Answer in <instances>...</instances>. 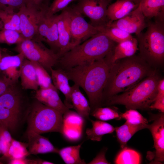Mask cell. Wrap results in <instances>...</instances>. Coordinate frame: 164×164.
Segmentation results:
<instances>
[{
	"instance_id": "6da1fadb",
	"label": "cell",
	"mask_w": 164,
	"mask_h": 164,
	"mask_svg": "<svg viewBox=\"0 0 164 164\" xmlns=\"http://www.w3.org/2000/svg\"><path fill=\"white\" fill-rule=\"evenodd\" d=\"M155 70L139 55L116 61L111 67L101 105L112 96L131 89Z\"/></svg>"
},
{
	"instance_id": "7a4b0ae2",
	"label": "cell",
	"mask_w": 164,
	"mask_h": 164,
	"mask_svg": "<svg viewBox=\"0 0 164 164\" xmlns=\"http://www.w3.org/2000/svg\"><path fill=\"white\" fill-rule=\"evenodd\" d=\"M111 64L108 55L104 59L64 70L69 80L85 92L91 112L101 106L103 92Z\"/></svg>"
},
{
	"instance_id": "3957f363",
	"label": "cell",
	"mask_w": 164,
	"mask_h": 164,
	"mask_svg": "<svg viewBox=\"0 0 164 164\" xmlns=\"http://www.w3.org/2000/svg\"><path fill=\"white\" fill-rule=\"evenodd\" d=\"M117 44L100 32L66 52L58 63L65 70L99 60L110 54Z\"/></svg>"
},
{
	"instance_id": "277c9868",
	"label": "cell",
	"mask_w": 164,
	"mask_h": 164,
	"mask_svg": "<svg viewBox=\"0 0 164 164\" xmlns=\"http://www.w3.org/2000/svg\"><path fill=\"white\" fill-rule=\"evenodd\" d=\"M160 79L155 70L131 89L108 99L105 104L122 105L128 110L149 109L155 100Z\"/></svg>"
},
{
	"instance_id": "5b68a950",
	"label": "cell",
	"mask_w": 164,
	"mask_h": 164,
	"mask_svg": "<svg viewBox=\"0 0 164 164\" xmlns=\"http://www.w3.org/2000/svg\"><path fill=\"white\" fill-rule=\"evenodd\" d=\"M15 84L10 85L0 96V125L11 132L27 119L30 108L26 107L25 98Z\"/></svg>"
},
{
	"instance_id": "8992f818",
	"label": "cell",
	"mask_w": 164,
	"mask_h": 164,
	"mask_svg": "<svg viewBox=\"0 0 164 164\" xmlns=\"http://www.w3.org/2000/svg\"><path fill=\"white\" fill-rule=\"evenodd\" d=\"M146 31L136 35L139 55L151 66L164 60V22L149 21Z\"/></svg>"
},
{
	"instance_id": "52a82bcc",
	"label": "cell",
	"mask_w": 164,
	"mask_h": 164,
	"mask_svg": "<svg viewBox=\"0 0 164 164\" xmlns=\"http://www.w3.org/2000/svg\"><path fill=\"white\" fill-rule=\"evenodd\" d=\"M26 119L28 130L40 134L51 132L63 133V114L36 100L30 107Z\"/></svg>"
},
{
	"instance_id": "ba28073f",
	"label": "cell",
	"mask_w": 164,
	"mask_h": 164,
	"mask_svg": "<svg viewBox=\"0 0 164 164\" xmlns=\"http://www.w3.org/2000/svg\"><path fill=\"white\" fill-rule=\"evenodd\" d=\"M15 50L22 53L26 58L39 64L50 72L59 59L54 51L46 47L41 41L34 39H25L17 44Z\"/></svg>"
},
{
	"instance_id": "9c48e42d",
	"label": "cell",
	"mask_w": 164,
	"mask_h": 164,
	"mask_svg": "<svg viewBox=\"0 0 164 164\" xmlns=\"http://www.w3.org/2000/svg\"><path fill=\"white\" fill-rule=\"evenodd\" d=\"M67 9L71 36V49L80 43L82 40L100 32L98 27L88 23L74 7H67Z\"/></svg>"
},
{
	"instance_id": "30bf717a",
	"label": "cell",
	"mask_w": 164,
	"mask_h": 164,
	"mask_svg": "<svg viewBox=\"0 0 164 164\" xmlns=\"http://www.w3.org/2000/svg\"><path fill=\"white\" fill-rule=\"evenodd\" d=\"M111 0H78L74 7L91 20V24L97 27L107 26L108 20L107 11Z\"/></svg>"
},
{
	"instance_id": "8fae6325",
	"label": "cell",
	"mask_w": 164,
	"mask_h": 164,
	"mask_svg": "<svg viewBox=\"0 0 164 164\" xmlns=\"http://www.w3.org/2000/svg\"><path fill=\"white\" fill-rule=\"evenodd\" d=\"M48 7L38 9L29 4L18 10L20 33L25 39H32L36 36L40 19Z\"/></svg>"
},
{
	"instance_id": "7c38bea8",
	"label": "cell",
	"mask_w": 164,
	"mask_h": 164,
	"mask_svg": "<svg viewBox=\"0 0 164 164\" xmlns=\"http://www.w3.org/2000/svg\"><path fill=\"white\" fill-rule=\"evenodd\" d=\"M107 26L116 27L130 33L138 34L147 26V22L141 10L140 4L135 9L122 18Z\"/></svg>"
},
{
	"instance_id": "4fadbf2b",
	"label": "cell",
	"mask_w": 164,
	"mask_h": 164,
	"mask_svg": "<svg viewBox=\"0 0 164 164\" xmlns=\"http://www.w3.org/2000/svg\"><path fill=\"white\" fill-rule=\"evenodd\" d=\"M25 58L21 53L15 55L2 56L0 62V72L12 84H16L20 77Z\"/></svg>"
},
{
	"instance_id": "5bb4252c",
	"label": "cell",
	"mask_w": 164,
	"mask_h": 164,
	"mask_svg": "<svg viewBox=\"0 0 164 164\" xmlns=\"http://www.w3.org/2000/svg\"><path fill=\"white\" fill-rule=\"evenodd\" d=\"M48 15L41 22L39 29V33L43 41L57 54L59 43L57 15Z\"/></svg>"
},
{
	"instance_id": "9a60e30c",
	"label": "cell",
	"mask_w": 164,
	"mask_h": 164,
	"mask_svg": "<svg viewBox=\"0 0 164 164\" xmlns=\"http://www.w3.org/2000/svg\"><path fill=\"white\" fill-rule=\"evenodd\" d=\"M59 58L71 49V36L69 26V15L67 8L57 15Z\"/></svg>"
},
{
	"instance_id": "2e32d148",
	"label": "cell",
	"mask_w": 164,
	"mask_h": 164,
	"mask_svg": "<svg viewBox=\"0 0 164 164\" xmlns=\"http://www.w3.org/2000/svg\"><path fill=\"white\" fill-rule=\"evenodd\" d=\"M147 128L150 131L155 149L154 162H162L164 161V115L162 113Z\"/></svg>"
},
{
	"instance_id": "e0dca14e",
	"label": "cell",
	"mask_w": 164,
	"mask_h": 164,
	"mask_svg": "<svg viewBox=\"0 0 164 164\" xmlns=\"http://www.w3.org/2000/svg\"><path fill=\"white\" fill-rule=\"evenodd\" d=\"M35 97L43 104L58 111L63 114L70 109L62 102L56 88H39L36 91Z\"/></svg>"
},
{
	"instance_id": "ac0fdd59",
	"label": "cell",
	"mask_w": 164,
	"mask_h": 164,
	"mask_svg": "<svg viewBox=\"0 0 164 164\" xmlns=\"http://www.w3.org/2000/svg\"><path fill=\"white\" fill-rule=\"evenodd\" d=\"M27 134L28 152L30 155L58 153L59 149L55 148L47 138L32 130H27Z\"/></svg>"
},
{
	"instance_id": "d6986e66",
	"label": "cell",
	"mask_w": 164,
	"mask_h": 164,
	"mask_svg": "<svg viewBox=\"0 0 164 164\" xmlns=\"http://www.w3.org/2000/svg\"><path fill=\"white\" fill-rule=\"evenodd\" d=\"M140 3L133 0H117L110 4L107 8V16L109 24L120 19L136 9Z\"/></svg>"
},
{
	"instance_id": "ffe728a7",
	"label": "cell",
	"mask_w": 164,
	"mask_h": 164,
	"mask_svg": "<svg viewBox=\"0 0 164 164\" xmlns=\"http://www.w3.org/2000/svg\"><path fill=\"white\" fill-rule=\"evenodd\" d=\"M50 72L53 85L64 96V104L69 109L72 108L71 100V86L65 71L61 68L54 69L52 68L50 69Z\"/></svg>"
},
{
	"instance_id": "44dd1931",
	"label": "cell",
	"mask_w": 164,
	"mask_h": 164,
	"mask_svg": "<svg viewBox=\"0 0 164 164\" xmlns=\"http://www.w3.org/2000/svg\"><path fill=\"white\" fill-rule=\"evenodd\" d=\"M71 100L72 108L80 117L90 120L91 108L89 102L81 92L80 87L74 84L71 86Z\"/></svg>"
},
{
	"instance_id": "7402d4cb",
	"label": "cell",
	"mask_w": 164,
	"mask_h": 164,
	"mask_svg": "<svg viewBox=\"0 0 164 164\" xmlns=\"http://www.w3.org/2000/svg\"><path fill=\"white\" fill-rule=\"evenodd\" d=\"M140 4L145 19L164 22V0H141Z\"/></svg>"
},
{
	"instance_id": "603a6c76",
	"label": "cell",
	"mask_w": 164,
	"mask_h": 164,
	"mask_svg": "<svg viewBox=\"0 0 164 164\" xmlns=\"http://www.w3.org/2000/svg\"><path fill=\"white\" fill-rule=\"evenodd\" d=\"M20 77L22 88L35 91L39 86L35 67L32 61L25 58L22 63Z\"/></svg>"
},
{
	"instance_id": "cb8c5ba5",
	"label": "cell",
	"mask_w": 164,
	"mask_h": 164,
	"mask_svg": "<svg viewBox=\"0 0 164 164\" xmlns=\"http://www.w3.org/2000/svg\"><path fill=\"white\" fill-rule=\"evenodd\" d=\"M138 50L137 40L134 37L117 43L109 56L111 62L112 64L119 60L132 56Z\"/></svg>"
},
{
	"instance_id": "d4e9b609",
	"label": "cell",
	"mask_w": 164,
	"mask_h": 164,
	"mask_svg": "<svg viewBox=\"0 0 164 164\" xmlns=\"http://www.w3.org/2000/svg\"><path fill=\"white\" fill-rule=\"evenodd\" d=\"M90 120L92 127L87 128L86 133L87 138L91 140L100 141L104 135L111 134L115 131V128L108 123L99 120Z\"/></svg>"
},
{
	"instance_id": "484cf974",
	"label": "cell",
	"mask_w": 164,
	"mask_h": 164,
	"mask_svg": "<svg viewBox=\"0 0 164 164\" xmlns=\"http://www.w3.org/2000/svg\"><path fill=\"white\" fill-rule=\"evenodd\" d=\"M148 124L133 125L126 121L122 125L115 128L117 137L121 148L126 146L128 141L137 132L147 128Z\"/></svg>"
},
{
	"instance_id": "4316f807",
	"label": "cell",
	"mask_w": 164,
	"mask_h": 164,
	"mask_svg": "<svg viewBox=\"0 0 164 164\" xmlns=\"http://www.w3.org/2000/svg\"><path fill=\"white\" fill-rule=\"evenodd\" d=\"M83 142L74 146H67L59 149L58 153L67 164H85L86 162L81 159L80 149Z\"/></svg>"
},
{
	"instance_id": "83f0119b",
	"label": "cell",
	"mask_w": 164,
	"mask_h": 164,
	"mask_svg": "<svg viewBox=\"0 0 164 164\" xmlns=\"http://www.w3.org/2000/svg\"><path fill=\"white\" fill-rule=\"evenodd\" d=\"M0 21L2 28L16 31L20 33V18L17 12L0 9Z\"/></svg>"
},
{
	"instance_id": "f1b7e54d",
	"label": "cell",
	"mask_w": 164,
	"mask_h": 164,
	"mask_svg": "<svg viewBox=\"0 0 164 164\" xmlns=\"http://www.w3.org/2000/svg\"><path fill=\"white\" fill-rule=\"evenodd\" d=\"M141 156L138 152L125 146L118 154L114 162L117 164H138L141 163Z\"/></svg>"
},
{
	"instance_id": "f546056e",
	"label": "cell",
	"mask_w": 164,
	"mask_h": 164,
	"mask_svg": "<svg viewBox=\"0 0 164 164\" xmlns=\"http://www.w3.org/2000/svg\"><path fill=\"white\" fill-rule=\"evenodd\" d=\"M98 29L100 32L103 33L117 43L130 39L133 37L131 34L116 27L106 26L99 27Z\"/></svg>"
},
{
	"instance_id": "4dcf8cb0",
	"label": "cell",
	"mask_w": 164,
	"mask_h": 164,
	"mask_svg": "<svg viewBox=\"0 0 164 164\" xmlns=\"http://www.w3.org/2000/svg\"><path fill=\"white\" fill-rule=\"evenodd\" d=\"M90 114L102 121L121 119V114L116 109L110 107H98L91 112Z\"/></svg>"
},
{
	"instance_id": "1f68e13d",
	"label": "cell",
	"mask_w": 164,
	"mask_h": 164,
	"mask_svg": "<svg viewBox=\"0 0 164 164\" xmlns=\"http://www.w3.org/2000/svg\"><path fill=\"white\" fill-rule=\"evenodd\" d=\"M32 62L36 70L38 85L40 88H56L53 83L51 77L47 71L39 64L35 62Z\"/></svg>"
},
{
	"instance_id": "d6a6232c",
	"label": "cell",
	"mask_w": 164,
	"mask_h": 164,
	"mask_svg": "<svg viewBox=\"0 0 164 164\" xmlns=\"http://www.w3.org/2000/svg\"><path fill=\"white\" fill-rule=\"evenodd\" d=\"M25 39L19 32L3 28L0 30V44H18Z\"/></svg>"
},
{
	"instance_id": "836d02e7",
	"label": "cell",
	"mask_w": 164,
	"mask_h": 164,
	"mask_svg": "<svg viewBox=\"0 0 164 164\" xmlns=\"http://www.w3.org/2000/svg\"><path fill=\"white\" fill-rule=\"evenodd\" d=\"M26 144L13 139L7 157L10 159L26 158L30 155Z\"/></svg>"
},
{
	"instance_id": "e575fe53",
	"label": "cell",
	"mask_w": 164,
	"mask_h": 164,
	"mask_svg": "<svg viewBox=\"0 0 164 164\" xmlns=\"http://www.w3.org/2000/svg\"><path fill=\"white\" fill-rule=\"evenodd\" d=\"M121 119H124L128 123L133 125H147L148 121L135 109H128L124 113L121 114Z\"/></svg>"
},
{
	"instance_id": "d590c367",
	"label": "cell",
	"mask_w": 164,
	"mask_h": 164,
	"mask_svg": "<svg viewBox=\"0 0 164 164\" xmlns=\"http://www.w3.org/2000/svg\"><path fill=\"white\" fill-rule=\"evenodd\" d=\"M13 139L9 131L0 125V149L1 153L5 157H7Z\"/></svg>"
},
{
	"instance_id": "8d00e7d4",
	"label": "cell",
	"mask_w": 164,
	"mask_h": 164,
	"mask_svg": "<svg viewBox=\"0 0 164 164\" xmlns=\"http://www.w3.org/2000/svg\"><path fill=\"white\" fill-rule=\"evenodd\" d=\"M27 3V0H0V9L15 11Z\"/></svg>"
},
{
	"instance_id": "74e56055",
	"label": "cell",
	"mask_w": 164,
	"mask_h": 164,
	"mask_svg": "<svg viewBox=\"0 0 164 164\" xmlns=\"http://www.w3.org/2000/svg\"><path fill=\"white\" fill-rule=\"evenodd\" d=\"M73 0H54L46 9V14L49 15H55L60 11L65 9Z\"/></svg>"
},
{
	"instance_id": "f35d334b",
	"label": "cell",
	"mask_w": 164,
	"mask_h": 164,
	"mask_svg": "<svg viewBox=\"0 0 164 164\" xmlns=\"http://www.w3.org/2000/svg\"><path fill=\"white\" fill-rule=\"evenodd\" d=\"M107 150L106 148L102 149L100 152L94 158V159L89 162L88 164H109L111 163L109 162L106 159L105 154Z\"/></svg>"
},
{
	"instance_id": "ab89813d",
	"label": "cell",
	"mask_w": 164,
	"mask_h": 164,
	"mask_svg": "<svg viewBox=\"0 0 164 164\" xmlns=\"http://www.w3.org/2000/svg\"><path fill=\"white\" fill-rule=\"evenodd\" d=\"M149 108L155 109L164 113V96L155 99L154 101L150 105Z\"/></svg>"
},
{
	"instance_id": "60d3db41",
	"label": "cell",
	"mask_w": 164,
	"mask_h": 164,
	"mask_svg": "<svg viewBox=\"0 0 164 164\" xmlns=\"http://www.w3.org/2000/svg\"><path fill=\"white\" fill-rule=\"evenodd\" d=\"M12 84H13L5 77L0 72V96Z\"/></svg>"
},
{
	"instance_id": "b9f144b4",
	"label": "cell",
	"mask_w": 164,
	"mask_h": 164,
	"mask_svg": "<svg viewBox=\"0 0 164 164\" xmlns=\"http://www.w3.org/2000/svg\"><path fill=\"white\" fill-rule=\"evenodd\" d=\"M11 164H34V160L27 159L26 158L10 159L9 162Z\"/></svg>"
},
{
	"instance_id": "7bdbcfd3",
	"label": "cell",
	"mask_w": 164,
	"mask_h": 164,
	"mask_svg": "<svg viewBox=\"0 0 164 164\" xmlns=\"http://www.w3.org/2000/svg\"><path fill=\"white\" fill-rule=\"evenodd\" d=\"M157 93L155 98L164 96V80L160 79L157 86Z\"/></svg>"
},
{
	"instance_id": "ee69618b",
	"label": "cell",
	"mask_w": 164,
	"mask_h": 164,
	"mask_svg": "<svg viewBox=\"0 0 164 164\" xmlns=\"http://www.w3.org/2000/svg\"><path fill=\"white\" fill-rule=\"evenodd\" d=\"M27 4L30 5L39 9L46 6L43 4V0H27Z\"/></svg>"
},
{
	"instance_id": "f6af8a7d",
	"label": "cell",
	"mask_w": 164,
	"mask_h": 164,
	"mask_svg": "<svg viewBox=\"0 0 164 164\" xmlns=\"http://www.w3.org/2000/svg\"><path fill=\"white\" fill-rule=\"evenodd\" d=\"M37 164H53V163L46 160L39 159L36 160Z\"/></svg>"
},
{
	"instance_id": "bcb514c9",
	"label": "cell",
	"mask_w": 164,
	"mask_h": 164,
	"mask_svg": "<svg viewBox=\"0 0 164 164\" xmlns=\"http://www.w3.org/2000/svg\"><path fill=\"white\" fill-rule=\"evenodd\" d=\"M50 0H43V4L44 5L48 6V2Z\"/></svg>"
},
{
	"instance_id": "7dc6e473",
	"label": "cell",
	"mask_w": 164,
	"mask_h": 164,
	"mask_svg": "<svg viewBox=\"0 0 164 164\" xmlns=\"http://www.w3.org/2000/svg\"><path fill=\"white\" fill-rule=\"evenodd\" d=\"M2 57V54H1V50L0 48V62L1 61V60Z\"/></svg>"
},
{
	"instance_id": "c3c4849f",
	"label": "cell",
	"mask_w": 164,
	"mask_h": 164,
	"mask_svg": "<svg viewBox=\"0 0 164 164\" xmlns=\"http://www.w3.org/2000/svg\"><path fill=\"white\" fill-rule=\"evenodd\" d=\"M3 28L2 24L0 21V30Z\"/></svg>"
},
{
	"instance_id": "681fc988",
	"label": "cell",
	"mask_w": 164,
	"mask_h": 164,
	"mask_svg": "<svg viewBox=\"0 0 164 164\" xmlns=\"http://www.w3.org/2000/svg\"><path fill=\"white\" fill-rule=\"evenodd\" d=\"M133 0L135 1L136 2L138 3H140L141 0Z\"/></svg>"
},
{
	"instance_id": "f907efd6",
	"label": "cell",
	"mask_w": 164,
	"mask_h": 164,
	"mask_svg": "<svg viewBox=\"0 0 164 164\" xmlns=\"http://www.w3.org/2000/svg\"><path fill=\"white\" fill-rule=\"evenodd\" d=\"M1 153V150H0V154Z\"/></svg>"
}]
</instances>
